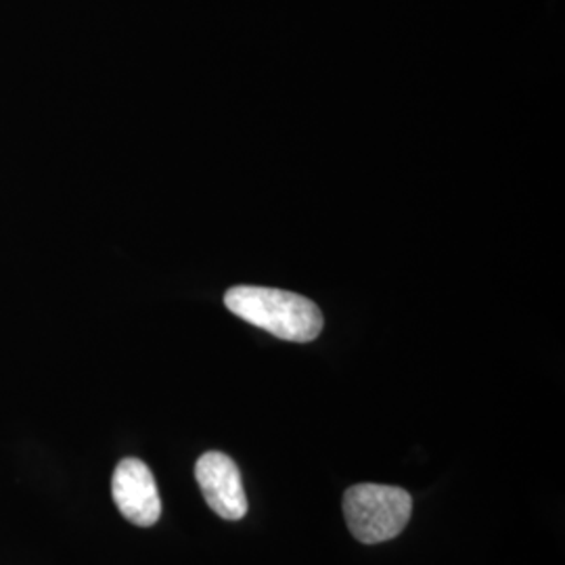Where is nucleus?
Masks as SVG:
<instances>
[{
	"mask_svg": "<svg viewBox=\"0 0 565 565\" xmlns=\"http://www.w3.org/2000/svg\"><path fill=\"white\" fill-rule=\"evenodd\" d=\"M195 480L202 488L205 503L216 515L228 522L245 518L249 505L243 490L242 473L228 455L218 450L202 455L195 465Z\"/></svg>",
	"mask_w": 565,
	"mask_h": 565,
	"instance_id": "obj_3",
	"label": "nucleus"
},
{
	"mask_svg": "<svg viewBox=\"0 0 565 565\" xmlns=\"http://www.w3.org/2000/svg\"><path fill=\"white\" fill-rule=\"evenodd\" d=\"M224 303L243 321L287 342H312L323 331L319 306L291 291L239 285L226 291Z\"/></svg>",
	"mask_w": 565,
	"mask_h": 565,
	"instance_id": "obj_1",
	"label": "nucleus"
},
{
	"mask_svg": "<svg viewBox=\"0 0 565 565\" xmlns=\"http://www.w3.org/2000/svg\"><path fill=\"white\" fill-rule=\"evenodd\" d=\"M413 513L411 494L398 486L356 484L343 494V515L352 536L363 545L396 539Z\"/></svg>",
	"mask_w": 565,
	"mask_h": 565,
	"instance_id": "obj_2",
	"label": "nucleus"
},
{
	"mask_svg": "<svg viewBox=\"0 0 565 565\" xmlns=\"http://www.w3.org/2000/svg\"><path fill=\"white\" fill-rule=\"evenodd\" d=\"M114 503L130 524L149 527L162 515V501L151 469L139 459H124L111 480Z\"/></svg>",
	"mask_w": 565,
	"mask_h": 565,
	"instance_id": "obj_4",
	"label": "nucleus"
}]
</instances>
